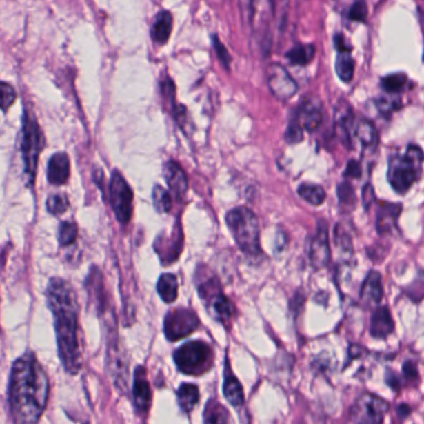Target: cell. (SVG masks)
I'll return each instance as SVG.
<instances>
[{"instance_id": "cell-19", "label": "cell", "mask_w": 424, "mask_h": 424, "mask_svg": "<svg viewBox=\"0 0 424 424\" xmlns=\"http://www.w3.org/2000/svg\"><path fill=\"white\" fill-rule=\"evenodd\" d=\"M223 394L228 401L230 405L234 407H241L245 402L243 388L241 386L240 381L234 375V372L230 369V365L226 363L225 369V377H223Z\"/></svg>"}, {"instance_id": "cell-36", "label": "cell", "mask_w": 424, "mask_h": 424, "mask_svg": "<svg viewBox=\"0 0 424 424\" xmlns=\"http://www.w3.org/2000/svg\"><path fill=\"white\" fill-rule=\"evenodd\" d=\"M349 18L354 21H360V23L366 21L367 6H366L365 0H357L356 3H354V6H351L350 12H349Z\"/></svg>"}, {"instance_id": "cell-35", "label": "cell", "mask_w": 424, "mask_h": 424, "mask_svg": "<svg viewBox=\"0 0 424 424\" xmlns=\"http://www.w3.org/2000/svg\"><path fill=\"white\" fill-rule=\"evenodd\" d=\"M68 209V200L63 195H54L48 200V210L54 215L63 214Z\"/></svg>"}, {"instance_id": "cell-29", "label": "cell", "mask_w": 424, "mask_h": 424, "mask_svg": "<svg viewBox=\"0 0 424 424\" xmlns=\"http://www.w3.org/2000/svg\"><path fill=\"white\" fill-rule=\"evenodd\" d=\"M152 196H153L154 208L159 214H168L172 210V196L163 186L155 185Z\"/></svg>"}, {"instance_id": "cell-26", "label": "cell", "mask_w": 424, "mask_h": 424, "mask_svg": "<svg viewBox=\"0 0 424 424\" xmlns=\"http://www.w3.org/2000/svg\"><path fill=\"white\" fill-rule=\"evenodd\" d=\"M314 56V45H298L289 51L287 59L295 66H307V63L313 61Z\"/></svg>"}, {"instance_id": "cell-4", "label": "cell", "mask_w": 424, "mask_h": 424, "mask_svg": "<svg viewBox=\"0 0 424 424\" xmlns=\"http://www.w3.org/2000/svg\"><path fill=\"white\" fill-rule=\"evenodd\" d=\"M424 155L421 148L410 145L403 155H394L388 165V181L394 191L405 194L418 178Z\"/></svg>"}, {"instance_id": "cell-2", "label": "cell", "mask_w": 424, "mask_h": 424, "mask_svg": "<svg viewBox=\"0 0 424 424\" xmlns=\"http://www.w3.org/2000/svg\"><path fill=\"white\" fill-rule=\"evenodd\" d=\"M46 294L54 315L62 366L70 375H77L82 367V354L79 339V307L74 288L61 278H54L50 281Z\"/></svg>"}, {"instance_id": "cell-27", "label": "cell", "mask_w": 424, "mask_h": 424, "mask_svg": "<svg viewBox=\"0 0 424 424\" xmlns=\"http://www.w3.org/2000/svg\"><path fill=\"white\" fill-rule=\"evenodd\" d=\"M335 70L339 79L344 82H350L355 72V62L351 57L350 52H339L335 62Z\"/></svg>"}, {"instance_id": "cell-33", "label": "cell", "mask_w": 424, "mask_h": 424, "mask_svg": "<svg viewBox=\"0 0 424 424\" xmlns=\"http://www.w3.org/2000/svg\"><path fill=\"white\" fill-rule=\"evenodd\" d=\"M17 93L12 85L6 82H0V110L6 111L15 102Z\"/></svg>"}, {"instance_id": "cell-17", "label": "cell", "mask_w": 424, "mask_h": 424, "mask_svg": "<svg viewBox=\"0 0 424 424\" xmlns=\"http://www.w3.org/2000/svg\"><path fill=\"white\" fill-rule=\"evenodd\" d=\"M70 178V159L65 153H56L51 157L48 166V179L52 185H63Z\"/></svg>"}, {"instance_id": "cell-41", "label": "cell", "mask_w": 424, "mask_h": 424, "mask_svg": "<svg viewBox=\"0 0 424 424\" xmlns=\"http://www.w3.org/2000/svg\"><path fill=\"white\" fill-rule=\"evenodd\" d=\"M345 176H349V178H360L361 176V166L357 163L351 160L350 163L347 164V168L345 170Z\"/></svg>"}, {"instance_id": "cell-5", "label": "cell", "mask_w": 424, "mask_h": 424, "mask_svg": "<svg viewBox=\"0 0 424 424\" xmlns=\"http://www.w3.org/2000/svg\"><path fill=\"white\" fill-rule=\"evenodd\" d=\"M174 360L181 372L200 376L209 371L212 365V350L203 341H190L175 351Z\"/></svg>"}, {"instance_id": "cell-42", "label": "cell", "mask_w": 424, "mask_h": 424, "mask_svg": "<svg viewBox=\"0 0 424 424\" xmlns=\"http://www.w3.org/2000/svg\"><path fill=\"white\" fill-rule=\"evenodd\" d=\"M335 46L338 49V52H350V46L346 43L345 37L343 35H336L335 37Z\"/></svg>"}, {"instance_id": "cell-20", "label": "cell", "mask_w": 424, "mask_h": 424, "mask_svg": "<svg viewBox=\"0 0 424 424\" xmlns=\"http://www.w3.org/2000/svg\"><path fill=\"white\" fill-rule=\"evenodd\" d=\"M351 128H352V112L346 102H340L335 112V130L339 138L349 144L351 141Z\"/></svg>"}, {"instance_id": "cell-34", "label": "cell", "mask_w": 424, "mask_h": 424, "mask_svg": "<svg viewBox=\"0 0 424 424\" xmlns=\"http://www.w3.org/2000/svg\"><path fill=\"white\" fill-rule=\"evenodd\" d=\"M271 1L273 15L277 20L278 25L283 28L287 21L290 0H271Z\"/></svg>"}, {"instance_id": "cell-13", "label": "cell", "mask_w": 424, "mask_h": 424, "mask_svg": "<svg viewBox=\"0 0 424 424\" xmlns=\"http://www.w3.org/2000/svg\"><path fill=\"white\" fill-rule=\"evenodd\" d=\"M293 119H295L304 130L314 132L318 130L323 122V110L319 99L315 97L303 99Z\"/></svg>"}, {"instance_id": "cell-23", "label": "cell", "mask_w": 424, "mask_h": 424, "mask_svg": "<svg viewBox=\"0 0 424 424\" xmlns=\"http://www.w3.org/2000/svg\"><path fill=\"white\" fill-rule=\"evenodd\" d=\"M203 424H230V413L219 401L210 400L203 411Z\"/></svg>"}, {"instance_id": "cell-43", "label": "cell", "mask_w": 424, "mask_h": 424, "mask_svg": "<svg viewBox=\"0 0 424 424\" xmlns=\"http://www.w3.org/2000/svg\"><path fill=\"white\" fill-rule=\"evenodd\" d=\"M403 371H405V375H406L408 378H414V377L417 376V367H416V365L411 363V361H407V363H405Z\"/></svg>"}, {"instance_id": "cell-22", "label": "cell", "mask_w": 424, "mask_h": 424, "mask_svg": "<svg viewBox=\"0 0 424 424\" xmlns=\"http://www.w3.org/2000/svg\"><path fill=\"white\" fill-rule=\"evenodd\" d=\"M172 31V17L169 12H160L152 28V37L157 43H168Z\"/></svg>"}, {"instance_id": "cell-16", "label": "cell", "mask_w": 424, "mask_h": 424, "mask_svg": "<svg viewBox=\"0 0 424 424\" xmlns=\"http://www.w3.org/2000/svg\"><path fill=\"white\" fill-rule=\"evenodd\" d=\"M133 401L136 408L141 413L148 412L152 403V390L147 380L145 371L143 367H138L134 374L133 383Z\"/></svg>"}, {"instance_id": "cell-25", "label": "cell", "mask_w": 424, "mask_h": 424, "mask_svg": "<svg viewBox=\"0 0 424 424\" xmlns=\"http://www.w3.org/2000/svg\"><path fill=\"white\" fill-rule=\"evenodd\" d=\"M157 289H158L160 298L168 304H170L172 301H176V298H178V279L170 273L163 274L158 281Z\"/></svg>"}, {"instance_id": "cell-24", "label": "cell", "mask_w": 424, "mask_h": 424, "mask_svg": "<svg viewBox=\"0 0 424 424\" xmlns=\"http://www.w3.org/2000/svg\"><path fill=\"white\" fill-rule=\"evenodd\" d=\"M199 400H200V391H199L196 385L184 383L179 388V406L184 412H191L196 406Z\"/></svg>"}, {"instance_id": "cell-6", "label": "cell", "mask_w": 424, "mask_h": 424, "mask_svg": "<svg viewBox=\"0 0 424 424\" xmlns=\"http://www.w3.org/2000/svg\"><path fill=\"white\" fill-rule=\"evenodd\" d=\"M390 405L380 396L363 394L355 401L345 424H381Z\"/></svg>"}, {"instance_id": "cell-14", "label": "cell", "mask_w": 424, "mask_h": 424, "mask_svg": "<svg viewBox=\"0 0 424 424\" xmlns=\"http://www.w3.org/2000/svg\"><path fill=\"white\" fill-rule=\"evenodd\" d=\"M310 262L314 268L320 270L327 265L330 261V246H329V236H327V225L320 221L316 234L314 236L310 246Z\"/></svg>"}, {"instance_id": "cell-21", "label": "cell", "mask_w": 424, "mask_h": 424, "mask_svg": "<svg viewBox=\"0 0 424 424\" xmlns=\"http://www.w3.org/2000/svg\"><path fill=\"white\" fill-rule=\"evenodd\" d=\"M383 296L381 276L378 272H370L361 288V299L367 304H377Z\"/></svg>"}, {"instance_id": "cell-28", "label": "cell", "mask_w": 424, "mask_h": 424, "mask_svg": "<svg viewBox=\"0 0 424 424\" xmlns=\"http://www.w3.org/2000/svg\"><path fill=\"white\" fill-rule=\"evenodd\" d=\"M299 196L312 205H321L325 200V191L319 185L303 184L298 188Z\"/></svg>"}, {"instance_id": "cell-30", "label": "cell", "mask_w": 424, "mask_h": 424, "mask_svg": "<svg viewBox=\"0 0 424 424\" xmlns=\"http://www.w3.org/2000/svg\"><path fill=\"white\" fill-rule=\"evenodd\" d=\"M407 76L403 74H394L382 79V88L390 93L400 92L406 86Z\"/></svg>"}, {"instance_id": "cell-31", "label": "cell", "mask_w": 424, "mask_h": 424, "mask_svg": "<svg viewBox=\"0 0 424 424\" xmlns=\"http://www.w3.org/2000/svg\"><path fill=\"white\" fill-rule=\"evenodd\" d=\"M79 230L74 222L66 221L61 223L60 232H59V240L62 246L72 245L74 241L77 240Z\"/></svg>"}, {"instance_id": "cell-37", "label": "cell", "mask_w": 424, "mask_h": 424, "mask_svg": "<svg viewBox=\"0 0 424 424\" xmlns=\"http://www.w3.org/2000/svg\"><path fill=\"white\" fill-rule=\"evenodd\" d=\"M303 132H304V130L301 128L295 119H293L289 124L288 130L285 133V139L290 144H296V143L303 141Z\"/></svg>"}, {"instance_id": "cell-7", "label": "cell", "mask_w": 424, "mask_h": 424, "mask_svg": "<svg viewBox=\"0 0 424 424\" xmlns=\"http://www.w3.org/2000/svg\"><path fill=\"white\" fill-rule=\"evenodd\" d=\"M41 147V134L37 119L30 112H25L23 124V159H24L25 172L31 184L34 183L37 172V160Z\"/></svg>"}, {"instance_id": "cell-32", "label": "cell", "mask_w": 424, "mask_h": 424, "mask_svg": "<svg viewBox=\"0 0 424 424\" xmlns=\"http://www.w3.org/2000/svg\"><path fill=\"white\" fill-rule=\"evenodd\" d=\"M356 136L365 145L374 144L376 141V130L370 122H360L356 125Z\"/></svg>"}, {"instance_id": "cell-11", "label": "cell", "mask_w": 424, "mask_h": 424, "mask_svg": "<svg viewBox=\"0 0 424 424\" xmlns=\"http://www.w3.org/2000/svg\"><path fill=\"white\" fill-rule=\"evenodd\" d=\"M200 325L196 313L186 307L172 309L164 319V332L168 340L178 341L195 332Z\"/></svg>"}, {"instance_id": "cell-10", "label": "cell", "mask_w": 424, "mask_h": 424, "mask_svg": "<svg viewBox=\"0 0 424 424\" xmlns=\"http://www.w3.org/2000/svg\"><path fill=\"white\" fill-rule=\"evenodd\" d=\"M110 197L112 209L116 217L122 223H128L133 212V192L122 174L114 170L110 183Z\"/></svg>"}, {"instance_id": "cell-39", "label": "cell", "mask_w": 424, "mask_h": 424, "mask_svg": "<svg viewBox=\"0 0 424 424\" xmlns=\"http://www.w3.org/2000/svg\"><path fill=\"white\" fill-rule=\"evenodd\" d=\"M256 3L257 0H241V14L243 20L252 21L253 15L256 12Z\"/></svg>"}, {"instance_id": "cell-9", "label": "cell", "mask_w": 424, "mask_h": 424, "mask_svg": "<svg viewBox=\"0 0 424 424\" xmlns=\"http://www.w3.org/2000/svg\"><path fill=\"white\" fill-rule=\"evenodd\" d=\"M200 296L205 301L206 307L216 320L226 323L232 319L234 314V304L222 293L217 279H210L200 285Z\"/></svg>"}, {"instance_id": "cell-38", "label": "cell", "mask_w": 424, "mask_h": 424, "mask_svg": "<svg viewBox=\"0 0 424 424\" xmlns=\"http://www.w3.org/2000/svg\"><path fill=\"white\" fill-rule=\"evenodd\" d=\"M212 43H214V48L216 50V54L219 56V59H220V61L226 66V68H230V62H231V56L228 54V49H226V46L223 45V43L219 40V37H214L212 39Z\"/></svg>"}, {"instance_id": "cell-40", "label": "cell", "mask_w": 424, "mask_h": 424, "mask_svg": "<svg viewBox=\"0 0 424 424\" xmlns=\"http://www.w3.org/2000/svg\"><path fill=\"white\" fill-rule=\"evenodd\" d=\"M339 197L343 203H352L354 201V190L349 184H343L339 186Z\"/></svg>"}, {"instance_id": "cell-1", "label": "cell", "mask_w": 424, "mask_h": 424, "mask_svg": "<svg viewBox=\"0 0 424 424\" xmlns=\"http://www.w3.org/2000/svg\"><path fill=\"white\" fill-rule=\"evenodd\" d=\"M50 382L35 354L25 352L12 363L8 401L12 424H39L49 402Z\"/></svg>"}, {"instance_id": "cell-12", "label": "cell", "mask_w": 424, "mask_h": 424, "mask_svg": "<svg viewBox=\"0 0 424 424\" xmlns=\"http://www.w3.org/2000/svg\"><path fill=\"white\" fill-rule=\"evenodd\" d=\"M265 77L271 92L279 101H288L298 91V85L294 79L279 63H271L267 68Z\"/></svg>"}, {"instance_id": "cell-15", "label": "cell", "mask_w": 424, "mask_h": 424, "mask_svg": "<svg viewBox=\"0 0 424 424\" xmlns=\"http://www.w3.org/2000/svg\"><path fill=\"white\" fill-rule=\"evenodd\" d=\"M164 178L166 180V184L169 186V189L174 194V196L178 200H183L188 189H189V183L184 170L181 169V166L179 165L176 161H168L164 165Z\"/></svg>"}, {"instance_id": "cell-8", "label": "cell", "mask_w": 424, "mask_h": 424, "mask_svg": "<svg viewBox=\"0 0 424 424\" xmlns=\"http://www.w3.org/2000/svg\"><path fill=\"white\" fill-rule=\"evenodd\" d=\"M107 367L114 386L121 394H125L130 380V363L125 351L118 341L117 335L113 334L107 343Z\"/></svg>"}, {"instance_id": "cell-18", "label": "cell", "mask_w": 424, "mask_h": 424, "mask_svg": "<svg viewBox=\"0 0 424 424\" xmlns=\"http://www.w3.org/2000/svg\"><path fill=\"white\" fill-rule=\"evenodd\" d=\"M394 330V323L386 307H377L371 318V335L376 339H386Z\"/></svg>"}, {"instance_id": "cell-3", "label": "cell", "mask_w": 424, "mask_h": 424, "mask_svg": "<svg viewBox=\"0 0 424 424\" xmlns=\"http://www.w3.org/2000/svg\"><path fill=\"white\" fill-rule=\"evenodd\" d=\"M226 223L242 252L251 257L261 254L259 222L252 210L240 206L228 211Z\"/></svg>"}]
</instances>
